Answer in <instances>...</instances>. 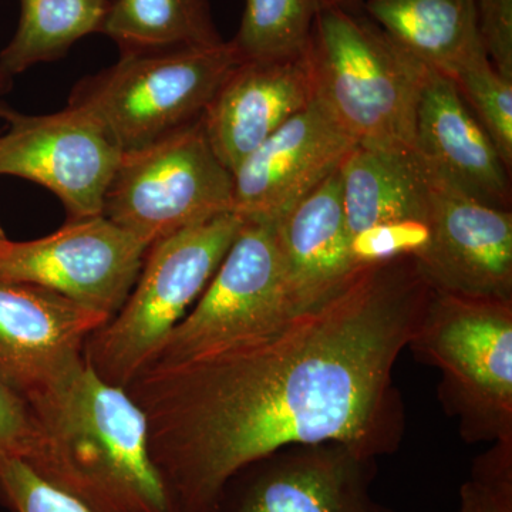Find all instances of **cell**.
<instances>
[{
    "instance_id": "obj_20",
    "label": "cell",
    "mask_w": 512,
    "mask_h": 512,
    "mask_svg": "<svg viewBox=\"0 0 512 512\" xmlns=\"http://www.w3.org/2000/svg\"><path fill=\"white\" fill-rule=\"evenodd\" d=\"M101 33L121 55L221 45L211 0H114Z\"/></svg>"
},
{
    "instance_id": "obj_13",
    "label": "cell",
    "mask_w": 512,
    "mask_h": 512,
    "mask_svg": "<svg viewBox=\"0 0 512 512\" xmlns=\"http://www.w3.org/2000/svg\"><path fill=\"white\" fill-rule=\"evenodd\" d=\"M109 319L40 286L0 284V383L26 402L79 365Z\"/></svg>"
},
{
    "instance_id": "obj_7",
    "label": "cell",
    "mask_w": 512,
    "mask_h": 512,
    "mask_svg": "<svg viewBox=\"0 0 512 512\" xmlns=\"http://www.w3.org/2000/svg\"><path fill=\"white\" fill-rule=\"evenodd\" d=\"M234 175L215 154L201 117L156 143L121 153L101 215L147 247L232 211Z\"/></svg>"
},
{
    "instance_id": "obj_2",
    "label": "cell",
    "mask_w": 512,
    "mask_h": 512,
    "mask_svg": "<svg viewBox=\"0 0 512 512\" xmlns=\"http://www.w3.org/2000/svg\"><path fill=\"white\" fill-rule=\"evenodd\" d=\"M32 440L22 458L92 512H175L148 446L146 414L83 360L26 400Z\"/></svg>"
},
{
    "instance_id": "obj_16",
    "label": "cell",
    "mask_w": 512,
    "mask_h": 512,
    "mask_svg": "<svg viewBox=\"0 0 512 512\" xmlns=\"http://www.w3.org/2000/svg\"><path fill=\"white\" fill-rule=\"evenodd\" d=\"M413 153L427 171L458 190L511 211L510 170L453 80L431 69L421 84Z\"/></svg>"
},
{
    "instance_id": "obj_9",
    "label": "cell",
    "mask_w": 512,
    "mask_h": 512,
    "mask_svg": "<svg viewBox=\"0 0 512 512\" xmlns=\"http://www.w3.org/2000/svg\"><path fill=\"white\" fill-rule=\"evenodd\" d=\"M147 249L104 215L69 220L47 237L0 244V284L40 286L111 318L136 284Z\"/></svg>"
},
{
    "instance_id": "obj_30",
    "label": "cell",
    "mask_w": 512,
    "mask_h": 512,
    "mask_svg": "<svg viewBox=\"0 0 512 512\" xmlns=\"http://www.w3.org/2000/svg\"><path fill=\"white\" fill-rule=\"evenodd\" d=\"M365 0H323V6H339V8L356 9L357 5Z\"/></svg>"
},
{
    "instance_id": "obj_15",
    "label": "cell",
    "mask_w": 512,
    "mask_h": 512,
    "mask_svg": "<svg viewBox=\"0 0 512 512\" xmlns=\"http://www.w3.org/2000/svg\"><path fill=\"white\" fill-rule=\"evenodd\" d=\"M315 99L306 52L274 60H241L202 113L205 133L221 163L239 165L286 121Z\"/></svg>"
},
{
    "instance_id": "obj_19",
    "label": "cell",
    "mask_w": 512,
    "mask_h": 512,
    "mask_svg": "<svg viewBox=\"0 0 512 512\" xmlns=\"http://www.w3.org/2000/svg\"><path fill=\"white\" fill-rule=\"evenodd\" d=\"M363 9L404 52L444 76L485 55L474 0H365Z\"/></svg>"
},
{
    "instance_id": "obj_4",
    "label": "cell",
    "mask_w": 512,
    "mask_h": 512,
    "mask_svg": "<svg viewBox=\"0 0 512 512\" xmlns=\"http://www.w3.org/2000/svg\"><path fill=\"white\" fill-rule=\"evenodd\" d=\"M409 349L441 373V406L466 443L512 439V299L433 289Z\"/></svg>"
},
{
    "instance_id": "obj_10",
    "label": "cell",
    "mask_w": 512,
    "mask_h": 512,
    "mask_svg": "<svg viewBox=\"0 0 512 512\" xmlns=\"http://www.w3.org/2000/svg\"><path fill=\"white\" fill-rule=\"evenodd\" d=\"M0 133V175L25 178L56 195L69 220L97 217L121 150L86 111L29 116L6 109Z\"/></svg>"
},
{
    "instance_id": "obj_11",
    "label": "cell",
    "mask_w": 512,
    "mask_h": 512,
    "mask_svg": "<svg viewBox=\"0 0 512 512\" xmlns=\"http://www.w3.org/2000/svg\"><path fill=\"white\" fill-rule=\"evenodd\" d=\"M376 473L343 444L285 447L238 471L212 512H393L373 497Z\"/></svg>"
},
{
    "instance_id": "obj_17",
    "label": "cell",
    "mask_w": 512,
    "mask_h": 512,
    "mask_svg": "<svg viewBox=\"0 0 512 512\" xmlns=\"http://www.w3.org/2000/svg\"><path fill=\"white\" fill-rule=\"evenodd\" d=\"M296 312L315 308L355 275L339 168L276 221Z\"/></svg>"
},
{
    "instance_id": "obj_29",
    "label": "cell",
    "mask_w": 512,
    "mask_h": 512,
    "mask_svg": "<svg viewBox=\"0 0 512 512\" xmlns=\"http://www.w3.org/2000/svg\"><path fill=\"white\" fill-rule=\"evenodd\" d=\"M13 87V76H10L8 72L0 67V114L8 109V104L5 103L3 97L6 96L12 90Z\"/></svg>"
},
{
    "instance_id": "obj_31",
    "label": "cell",
    "mask_w": 512,
    "mask_h": 512,
    "mask_svg": "<svg viewBox=\"0 0 512 512\" xmlns=\"http://www.w3.org/2000/svg\"><path fill=\"white\" fill-rule=\"evenodd\" d=\"M5 241H8V237H6L5 231H3L2 225H0V244H3Z\"/></svg>"
},
{
    "instance_id": "obj_23",
    "label": "cell",
    "mask_w": 512,
    "mask_h": 512,
    "mask_svg": "<svg viewBox=\"0 0 512 512\" xmlns=\"http://www.w3.org/2000/svg\"><path fill=\"white\" fill-rule=\"evenodd\" d=\"M461 99L493 141L505 167H512V80L497 73L488 57L464 63L453 76Z\"/></svg>"
},
{
    "instance_id": "obj_5",
    "label": "cell",
    "mask_w": 512,
    "mask_h": 512,
    "mask_svg": "<svg viewBox=\"0 0 512 512\" xmlns=\"http://www.w3.org/2000/svg\"><path fill=\"white\" fill-rule=\"evenodd\" d=\"M244 218L225 212L154 242L116 315L94 330L83 357L111 386L127 389L220 268Z\"/></svg>"
},
{
    "instance_id": "obj_3",
    "label": "cell",
    "mask_w": 512,
    "mask_h": 512,
    "mask_svg": "<svg viewBox=\"0 0 512 512\" xmlns=\"http://www.w3.org/2000/svg\"><path fill=\"white\" fill-rule=\"evenodd\" d=\"M315 99L356 144L413 151L421 84L417 62L356 10L323 6L308 49Z\"/></svg>"
},
{
    "instance_id": "obj_24",
    "label": "cell",
    "mask_w": 512,
    "mask_h": 512,
    "mask_svg": "<svg viewBox=\"0 0 512 512\" xmlns=\"http://www.w3.org/2000/svg\"><path fill=\"white\" fill-rule=\"evenodd\" d=\"M460 512H512V439L494 441L460 488Z\"/></svg>"
},
{
    "instance_id": "obj_8",
    "label": "cell",
    "mask_w": 512,
    "mask_h": 512,
    "mask_svg": "<svg viewBox=\"0 0 512 512\" xmlns=\"http://www.w3.org/2000/svg\"><path fill=\"white\" fill-rule=\"evenodd\" d=\"M295 315L276 222L244 220L201 298L143 372L264 336Z\"/></svg>"
},
{
    "instance_id": "obj_6",
    "label": "cell",
    "mask_w": 512,
    "mask_h": 512,
    "mask_svg": "<svg viewBox=\"0 0 512 512\" xmlns=\"http://www.w3.org/2000/svg\"><path fill=\"white\" fill-rule=\"evenodd\" d=\"M241 60L232 42L121 55L113 66L80 80L67 106L99 121L127 153L200 119Z\"/></svg>"
},
{
    "instance_id": "obj_1",
    "label": "cell",
    "mask_w": 512,
    "mask_h": 512,
    "mask_svg": "<svg viewBox=\"0 0 512 512\" xmlns=\"http://www.w3.org/2000/svg\"><path fill=\"white\" fill-rule=\"evenodd\" d=\"M433 288L414 256L357 268L281 328L164 369L127 392L175 512H212L242 468L281 448L338 443L379 458L402 444L394 366Z\"/></svg>"
},
{
    "instance_id": "obj_25",
    "label": "cell",
    "mask_w": 512,
    "mask_h": 512,
    "mask_svg": "<svg viewBox=\"0 0 512 512\" xmlns=\"http://www.w3.org/2000/svg\"><path fill=\"white\" fill-rule=\"evenodd\" d=\"M0 504L12 512H92L47 484L19 457L0 458Z\"/></svg>"
},
{
    "instance_id": "obj_14",
    "label": "cell",
    "mask_w": 512,
    "mask_h": 512,
    "mask_svg": "<svg viewBox=\"0 0 512 512\" xmlns=\"http://www.w3.org/2000/svg\"><path fill=\"white\" fill-rule=\"evenodd\" d=\"M355 146L313 99L239 165L232 211L244 220H281L335 173Z\"/></svg>"
},
{
    "instance_id": "obj_22",
    "label": "cell",
    "mask_w": 512,
    "mask_h": 512,
    "mask_svg": "<svg viewBox=\"0 0 512 512\" xmlns=\"http://www.w3.org/2000/svg\"><path fill=\"white\" fill-rule=\"evenodd\" d=\"M323 0H245L237 36L242 60H274L306 52Z\"/></svg>"
},
{
    "instance_id": "obj_27",
    "label": "cell",
    "mask_w": 512,
    "mask_h": 512,
    "mask_svg": "<svg viewBox=\"0 0 512 512\" xmlns=\"http://www.w3.org/2000/svg\"><path fill=\"white\" fill-rule=\"evenodd\" d=\"M478 35L498 74L512 80V0H474Z\"/></svg>"
},
{
    "instance_id": "obj_12",
    "label": "cell",
    "mask_w": 512,
    "mask_h": 512,
    "mask_svg": "<svg viewBox=\"0 0 512 512\" xmlns=\"http://www.w3.org/2000/svg\"><path fill=\"white\" fill-rule=\"evenodd\" d=\"M424 171L430 238L414 256L421 274L437 291L512 299V212L483 204Z\"/></svg>"
},
{
    "instance_id": "obj_26",
    "label": "cell",
    "mask_w": 512,
    "mask_h": 512,
    "mask_svg": "<svg viewBox=\"0 0 512 512\" xmlns=\"http://www.w3.org/2000/svg\"><path fill=\"white\" fill-rule=\"evenodd\" d=\"M430 238L429 222L397 220L363 229L350 238L357 266L380 264L402 256H417Z\"/></svg>"
},
{
    "instance_id": "obj_28",
    "label": "cell",
    "mask_w": 512,
    "mask_h": 512,
    "mask_svg": "<svg viewBox=\"0 0 512 512\" xmlns=\"http://www.w3.org/2000/svg\"><path fill=\"white\" fill-rule=\"evenodd\" d=\"M32 440L26 403L0 383V458L25 457Z\"/></svg>"
},
{
    "instance_id": "obj_18",
    "label": "cell",
    "mask_w": 512,
    "mask_h": 512,
    "mask_svg": "<svg viewBox=\"0 0 512 512\" xmlns=\"http://www.w3.org/2000/svg\"><path fill=\"white\" fill-rule=\"evenodd\" d=\"M350 238L397 220H429V181L413 151L356 144L339 167Z\"/></svg>"
},
{
    "instance_id": "obj_21",
    "label": "cell",
    "mask_w": 512,
    "mask_h": 512,
    "mask_svg": "<svg viewBox=\"0 0 512 512\" xmlns=\"http://www.w3.org/2000/svg\"><path fill=\"white\" fill-rule=\"evenodd\" d=\"M20 5L18 30L0 53V67L13 77L60 59L83 37L101 33L111 0H20Z\"/></svg>"
}]
</instances>
